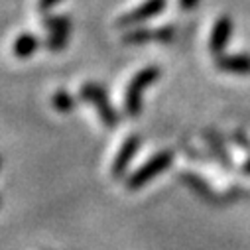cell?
Masks as SVG:
<instances>
[{
    "label": "cell",
    "instance_id": "1",
    "mask_svg": "<svg viewBox=\"0 0 250 250\" xmlns=\"http://www.w3.org/2000/svg\"><path fill=\"white\" fill-rule=\"evenodd\" d=\"M162 77V69L158 65H148L144 69H140L128 83L126 91H124V112L130 118H138L142 112V97L144 91L156 83Z\"/></svg>",
    "mask_w": 250,
    "mask_h": 250
},
{
    "label": "cell",
    "instance_id": "2",
    "mask_svg": "<svg viewBox=\"0 0 250 250\" xmlns=\"http://www.w3.org/2000/svg\"><path fill=\"white\" fill-rule=\"evenodd\" d=\"M79 97H81V101H85V103H89V104H93L97 108V114H99L101 122L104 124L106 128H116L118 126L120 114L110 104L108 95H106V91H104L103 85H99L95 81H87V83L81 85Z\"/></svg>",
    "mask_w": 250,
    "mask_h": 250
},
{
    "label": "cell",
    "instance_id": "3",
    "mask_svg": "<svg viewBox=\"0 0 250 250\" xmlns=\"http://www.w3.org/2000/svg\"><path fill=\"white\" fill-rule=\"evenodd\" d=\"M171 164H173V152L171 150H162V152L154 154L146 164H142L136 171H132L126 177V189H130V191L142 189V187L148 185L154 177L164 173Z\"/></svg>",
    "mask_w": 250,
    "mask_h": 250
},
{
    "label": "cell",
    "instance_id": "4",
    "mask_svg": "<svg viewBox=\"0 0 250 250\" xmlns=\"http://www.w3.org/2000/svg\"><path fill=\"white\" fill-rule=\"evenodd\" d=\"M166 4H167V0H146L144 4H140L134 10H130L128 14H122L116 20V26L118 28H128V26L142 24V22H146V20L162 14L166 10Z\"/></svg>",
    "mask_w": 250,
    "mask_h": 250
},
{
    "label": "cell",
    "instance_id": "5",
    "mask_svg": "<svg viewBox=\"0 0 250 250\" xmlns=\"http://www.w3.org/2000/svg\"><path fill=\"white\" fill-rule=\"evenodd\" d=\"M175 38V30L173 26H162V28H138V30H128L122 36L124 43L130 45H140V43H148V42H171Z\"/></svg>",
    "mask_w": 250,
    "mask_h": 250
},
{
    "label": "cell",
    "instance_id": "6",
    "mask_svg": "<svg viewBox=\"0 0 250 250\" xmlns=\"http://www.w3.org/2000/svg\"><path fill=\"white\" fill-rule=\"evenodd\" d=\"M138 148H140V136L138 134H132V136H128L126 140H124V144L120 146V150L114 156L112 166H110V175L112 177L118 179V177H122L124 173H126V169H128L132 158L136 156Z\"/></svg>",
    "mask_w": 250,
    "mask_h": 250
},
{
    "label": "cell",
    "instance_id": "7",
    "mask_svg": "<svg viewBox=\"0 0 250 250\" xmlns=\"http://www.w3.org/2000/svg\"><path fill=\"white\" fill-rule=\"evenodd\" d=\"M215 67L225 73L248 75L250 73V55H215Z\"/></svg>",
    "mask_w": 250,
    "mask_h": 250
},
{
    "label": "cell",
    "instance_id": "8",
    "mask_svg": "<svg viewBox=\"0 0 250 250\" xmlns=\"http://www.w3.org/2000/svg\"><path fill=\"white\" fill-rule=\"evenodd\" d=\"M230 34H232V22L229 16H221L215 26H213V32H211V42H209V47L213 51V55H221L230 40Z\"/></svg>",
    "mask_w": 250,
    "mask_h": 250
},
{
    "label": "cell",
    "instance_id": "9",
    "mask_svg": "<svg viewBox=\"0 0 250 250\" xmlns=\"http://www.w3.org/2000/svg\"><path fill=\"white\" fill-rule=\"evenodd\" d=\"M40 45H42V42H40V38L36 34L24 32L12 42V55L18 57V59H28L38 51Z\"/></svg>",
    "mask_w": 250,
    "mask_h": 250
},
{
    "label": "cell",
    "instance_id": "10",
    "mask_svg": "<svg viewBox=\"0 0 250 250\" xmlns=\"http://www.w3.org/2000/svg\"><path fill=\"white\" fill-rule=\"evenodd\" d=\"M181 181L185 183V185H189L193 191H197V195H201L203 199H209V201H213L215 199V195H213V189L211 187L197 175V173H189V171H185V173H181Z\"/></svg>",
    "mask_w": 250,
    "mask_h": 250
},
{
    "label": "cell",
    "instance_id": "11",
    "mask_svg": "<svg viewBox=\"0 0 250 250\" xmlns=\"http://www.w3.org/2000/svg\"><path fill=\"white\" fill-rule=\"evenodd\" d=\"M42 26L49 32H71V16L69 14H47L42 20Z\"/></svg>",
    "mask_w": 250,
    "mask_h": 250
},
{
    "label": "cell",
    "instance_id": "12",
    "mask_svg": "<svg viewBox=\"0 0 250 250\" xmlns=\"http://www.w3.org/2000/svg\"><path fill=\"white\" fill-rule=\"evenodd\" d=\"M75 104H77V99H75L69 91H65V89L55 91L53 97H51V106H53L57 112H61V114L71 112V110L75 108Z\"/></svg>",
    "mask_w": 250,
    "mask_h": 250
},
{
    "label": "cell",
    "instance_id": "13",
    "mask_svg": "<svg viewBox=\"0 0 250 250\" xmlns=\"http://www.w3.org/2000/svg\"><path fill=\"white\" fill-rule=\"evenodd\" d=\"M69 34H71V32H49L47 38H45V42H43L45 49H49V51H53V53L65 49L67 43H69Z\"/></svg>",
    "mask_w": 250,
    "mask_h": 250
},
{
    "label": "cell",
    "instance_id": "14",
    "mask_svg": "<svg viewBox=\"0 0 250 250\" xmlns=\"http://www.w3.org/2000/svg\"><path fill=\"white\" fill-rule=\"evenodd\" d=\"M57 2H61V0H38V10L45 14V12H49Z\"/></svg>",
    "mask_w": 250,
    "mask_h": 250
},
{
    "label": "cell",
    "instance_id": "15",
    "mask_svg": "<svg viewBox=\"0 0 250 250\" xmlns=\"http://www.w3.org/2000/svg\"><path fill=\"white\" fill-rule=\"evenodd\" d=\"M197 4H199V0H179V8H181L183 12H191V10H195Z\"/></svg>",
    "mask_w": 250,
    "mask_h": 250
},
{
    "label": "cell",
    "instance_id": "16",
    "mask_svg": "<svg viewBox=\"0 0 250 250\" xmlns=\"http://www.w3.org/2000/svg\"><path fill=\"white\" fill-rule=\"evenodd\" d=\"M0 167H2V158H0Z\"/></svg>",
    "mask_w": 250,
    "mask_h": 250
},
{
    "label": "cell",
    "instance_id": "17",
    "mask_svg": "<svg viewBox=\"0 0 250 250\" xmlns=\"http://www.w3.org/2000/svg\"><path fill=\"white\" fill-rule=\"evenodd\" d=\"M0 207H2V199H0Z\"/></svg>",
    "mask_w": 250,
    "mask_h": 250
}]
</instances>
